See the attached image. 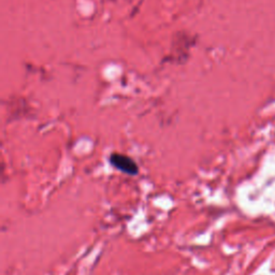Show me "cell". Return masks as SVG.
<instances>
[{
	"mask_svg": "<svg viewBox=\"0 0 275 275\" xmlns=\"http://www.w3.org/2000/svg\"><path fill=\"white\" fill-rule=\"evenodd\" d=\"M111 164L121 170L124 173H127L130 175H136L139 172V168L137 164L132 161L128 156L122 155V154H113L110 158Z\"/></svg>",
	"mask_w": 275,
	"mask_h": 275,
	"instance_id": "1",
	"label": "cell"
}]
</instances>
